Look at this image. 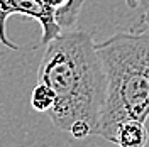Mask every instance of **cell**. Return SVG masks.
Wrapping results in <instances>:
<instances>
[{
    "label": "cell",
    "instance_id": "cell-4",
    "mask_svg": "<svg viewBox=\"0 0 149 147\" xmlns=\"http://www.w3.org/2000/svg\"><path fill=\"white\" fill-rule=\"evenodd\" d=\"M148 139L149 132L146 129V122L127 119L115 125L109 142L120 147H144L148 144Z\"/></svg>",
    "mask_w": 149,
    "mask_h": 147
},
{
    "label": "cell",
    "instance_id": "cell-3",
    "mask_svg": "<svg viewBox=\"0 0 149 147\" xmlns=\"http://www.w3.org/2000/svg\"><path fill=\"white\" fill-rule=\"evenodd\" d=\"M15 14L31 17L41 24V29H42L41 44L42 46H46L47 42H51L54 37H58L63 32L61 26L56 20L54 12L49 7H46L41 0H0V42L12 51H19V46L7 37L5 24H7V19Z\"/></svg>",
    "mask_w": 149,
    "mask_h": 147
},
{
    "label": "cell",
    "instance_id": "cell-8",
    "mask_svg": "<svg viewBox=\"0 0 149 147\" xmlns=\"http://www.w3.org/2000/svg\"><path fill=\"white\" fill-rule=\"evenodd\" d=\"M142 2H144V0H125L127 7H130V9H137V7H139Z\"/></svg>",
    "mask_w": 149,
    "mask_h": 147
},
{
    "label": "cell",
    "instance_id": "cell-1",
    "mask_svg": "<svg viewBox=\"0 0 149 147\" xmlns=\"http://www.w3.org/2000/svg\"><path fill=\"white\" fill-rule=\"evenodd\" d=\"M37 83L47 85L54 93L47 115L56 129L73 139L97 134L107 81L90 34L66 29L47 42L37 68Z\"/></svg>",
    "mask_w": 149,
    "mask_h": 147
},
{
    "label": "cell",
    "instance_id": "cell-2",
    "mask_svg": "<svg viewBox=\"0 0 149 147\" xmlns=\"http://www.w3.org/2000/svg\"><path fill=\"white\" fill-rule=\"evenodd\" d=\"M95 47L107 81L95 135L109 140L122 120L149 119V32H119Z\"/></svg>",
    "mask_w": 149,
    "mask_h": 147
},
{
    "label": "cell",
    "instance_id": "cell-5",
    "mask_svg": "<svg viewBox=\"0 0 149 147\" xmlns=\"http://www.w3.org/2000/svg\"><path fill=\"white\" fill-rule=\"evenodd\" d=\"M41 2L54 12L56 20L63 31L73 29L83 7V0H41Z\"/></svg>",
    "mask_w": 149,
    "mask_h": 147
},
{
    "label": "cell",
    "instance_id": "cell-7",
    "mask_svg": "<svg viewBox=\"0 0 149 147\" xmlns=\"http://www.w3.org/2000/svg\"><path fill=\"white\" fill-rule=\"evenodd\" d=\"M141 26H142V29L144 31H148L149 32V9L144 12V15L141 17Z\"/></svg>",
    "mask_w": 149,
    "mask_h": 147
},
{
    "label": "cell",
    "instance_id": "cell-6",
    "mask_svg": "<svg viewBox=\"0 0 149 147\" xmlns=\"http://www.w3.org/2000/svg\"><path fill=\"white\" fill-rule=\"evenodd\" d=\"M31 105L36 112H49L51 107L54 105V93L53 90L44 85V83H37V86L32 90L31 95Z\"/></svg>",
    "mask_w": 149,
    "mask_h": 147
}]
</instances>
